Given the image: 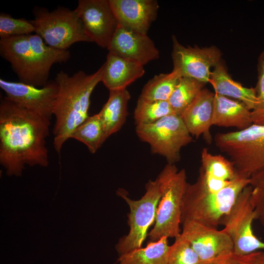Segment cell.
Returning a JSON list of instances; mask_svg holds the SVG:
<instances>
[{
    "label": "cell",
    "instance_id": "cell-12",
    "mask_svg": "<svg viewBox=\"0 0 264 264\" xmlns=\"http://www.w3.org/2000/svg\"><path fill=\"white\" fill-rule=\"evenodd\" d=\"M75 10L92 42L107 49L119 25L109 0H79Z\"/></svg>",
    "mask_w": 264,
    "mask_h": 264
},
{
    "label": "cell",
    "instance_id": "cell-1",
    "mask_svg": "<svg viewBox=\"0 0 264 264\" xmlns=\"http://www.w3.org/2000/svg\"><path fill=\"white\" fill-rule=\"evenodd\" d=\"M50 122L9 100L0 103V163L9 176L25 165L48 166L46 138Z\"/></svg>",
    "mask_w": 264,
    "mask_h": 264
},
{
    "label": "cell",
    "instance_id": "cell-15",
    "mask_svg": "<svg viewBox=\"0 0 264 264\" xmlns=\"http://www.w3.org/2000/svg\"><path fill=\"white\" fill-rule=\"evenodd\" d=\"M107 49L142 66L159 58V51L147 34L139 33L119 24Z\"/></svg>",
    "mask_w": 264,
    "mask_h": 264
},
{
    "label": "cell",
    "instance_id": "cell-13",
    "mask_svg": "<svg viewBox=\"0 0 264 264\" xmlns=\"http://www.w3.org/2000/svg\"><path fill=\"white\" fill-rule=\"evenodd\" d=\"M172 57L174 70L181 77L191 78L204 83L209 82L210 69L219 62L220 52L215 47L200 48L185 47L173 36Z\"/></svg>",
    "mask_w": 264,
    "mask_h": 264
},
{
    "label": "cell",
    "instance_id": "cell-10",
    "mask_svg": "<svg viewBox=\"0 0 264 264\" xmlns=\"http://www.w3.org/2000/svg\"><path fill=\"white\" fill-rule=\"evenodd\" d=\"M251 190L250 185L242 190L220 222L224 225L222 230L233 242V252L238 255H247L264 249V242L254 235L252 228L256 214L251 202Z\"/></svg>",
    "mask_w": 264,
    "mask_h": 264
},
{
    "label": "cell",
    "instance_id": "cell-32",
    "mask_svg": "<svg viewBox=\"0 0 264 264\" xmlns=\"http://www.w3.org/2000/svg\"><path fill=\"white\" fill-rule=\"evenodd\" d=\"M258 257L260 262L264 264V252L258 251Z\"/></svg>",
    "mask_w": 264,
    "mask_h": 264
},
{
    "label": "cell",
    "instance_id": "cell-18",
    "mask_svg": "<svg viewBox=\"0 0 264 264\" xmlns=\"http://www.w3.org/2000/svg\"><path fill=\"white\" fill-rule=\"evenodd\" d=\"M102 66L101 82L110 91L126 89L145 73L142 65L109 52Z\"/></svg>",
    "mask_w": 264,
    "mask_h": 264
},
{
    "label": "cell",
    "instance_id": "cell-4",
    "mask_svg": "<svg viewBox=\"0 0 264 264\" xmlns=\"http://www.w3.org/2000/svg\"><path fill=\"white\" fill-rule=\"evenodd\" d=\"M161 190L154 222L148 233L150 242L163 237L176 238L181 234L183 201L188 185L186 171L167 163L157 176Z\"/></svg>",
    "mask_w": 264,
    "mask_h": 264
},
{
    "label": "cell",
    "instance_id": "cell-11",
    "mask_svg": "<svg viewBox=\"0 0 264 264\" xmlns=\"http://www.w3.org/2000/svg\"><path fill=\"white\" fill-rule=\"evenodd\" d=\"M0 87L9 100L50 122L58 91V85L55 80L48 81L39 88L1 78Z\"/></svg>",
    "mask_w": 264,
    "mask_h": 264
},
{
    "label": "cell",
    "instance_id": "cell-28",
    "mask_svg": "<svg viewBox=\"0 0 264 264\" xmlns=\"http://www.w3.org/2000/svg\"><path fill=\"white\" fill-rule=\"evenodd\" d=\"M33 32L35 33V28L30 21L15 18L3 12L0 13V38L27 35Z\"/></svg>",
    "mask_w": 264,
    "mask_h": 264
},
{
    "label": "cell",
    "instance_id": "cell-14",
    "mask_svg": "<svg viewBox=\"0 0 264 264\" xmlns=\"http://www.w3.org/2000/svg\"><path fill=\"white\" fill-rule=\"evenodd\" d=\"M182 225L181 235L197 254L200 264L233 252V242L222 229L218 230L191 220Z\"/></svg>",
    "mask_w": 264,
    "mask_h": 264
},
{
    "label": "cell",
    "instance_id": "cell-19",
    "mask_svg": "<svg viewBox=\"0 0 264 264\" xmlns=\"http://www.w3.org/2000/svg\"><path fill=\"white\" fill-rule=\"evenodd\" d=\"M252 124L251 110L243 103L215 93L212 125L241 131Z\"/></svg>",
    "mask_w": 264,
    "mask_h": 264
},
{
    "label": "cell",
    "instance_id": "cell-2",
    "mask_svg": "<svg viewBox=\"0 0 264 264\" xmlns=\"http://www.w3.org/2000/svg\"><path fill=\"white\" fill-rule=\"evenodd\" d=\"M102 66L91 74L78 71L72 75L61 70L55 77L58 91L53 115L55 123L53 144L60 154L73 132L89 116L90 98L95 88L101 82Z\"/></svg>",
    "mask_w": 264,
    "mask_h": 264
},
{
    "label": "cell",
    "instance_id": "cell-27",
    "mask_svg": "<svg viewBox=\"0 0 264 264\" xmlns=\"http://www.w3.org/2000/svg\"><path fill=\"white\" fill-rule=\"evenodd\" d=\"M167 264H200L199 257L181 234L170 246Z\"/></svg>",
    "mask_w": 264,
    "mask_h": 264
},
{
    "label": "cell",
    "instance_id": "cell-3",
    "mask_svg": "<svg viewBox=\"0 0 264 264\" xmlns=\"http://www.w3.org/2000/svg\"><path fill=\"white\" fill-rule=\"evenodd\" d=\"M0 54L21 82L37 87L48 82L51 57L36 38L29 35L0 38Z\"/></svg>",
    "mask_w": 264,
    "mask_h": 264
},
{
    "label": "cell",
    "instance_id": "cell-31",
    "mask_svg": "<svg viewBox=\"0 0 264 264\" xmlns=\"http://www.w3.org/2000/svg\"><path fill=\"white\" fill-rule=\"evenodd\" d=\"M258 103L251 110L253 124L264 125V83L256 86L255 88Z\"/></svg>",
    "mask_w": 264,
    "mask_h": 264
},
{
    "label": "cell",
    "instance_id": "cell-5",
    "mask_svg": "<svg viewBox=\"0 0 264 264\" xmlns=\"http://www.w3.org/2000/svg\"><path fill=\"white\" fill-rule=\"evenodd\" d=\"M214 142L241 176L250 178L264 170V125L252 124L243 130L217 133Z\"/></svg>",
    "mask_w": 264,
    "mask_h": 264
},
{
    "label": "cell",
    "instance_id": "cell-7",
    "mask_svg": "<svg viewBox=\"0 0 264 264\" xmlns=\"http://www.w3.org/2000/svg\"><path fill=\"white\" fill-rule=\"evenodd\" d=\"M33 12L34 19L30 21L35 33L48 45L67 49L77 42H92L75 9L59 7L49 11L45 8L36 6Z\"/></svg>",
    "mask_w": 264,
    "mask_h": 264
},
{
    "label": "cell",
    "instance_id": "cell-22",
    "mask_svg": "<svg viewBox=\"0 0 264 264\" xmlns=\"http://www.w3.org/2000/svg\"><path fill=\"white\" fill-rule=\"evenodd\" d=\"M170 246L168 238L149 242L145 247H140L119 255L118 264H167Z\"/></svg>",
    "mask_w": 264,
    "mask_h": 264
},
{
    "label": "cell",
    "instance_id": "cell-29",
    "mask_svg": "<svg viewBox=\"0 0 264 264\" xmlns=\"http://www.w3.org/2000/svg\"><path fill=\"white\" fill-rule=\"evenodd\" d=\"M249 185L252 188L251 198L258 220L264 232V170L250 177Z\"/></svg>",
    "mask_w": 264,
    "mask_h": 264
},
{
    "label": "cell",
    "instance_id": "cell-24",
    "mask_svg": "<svg viewBox=\"0 0 264 264\" xmlns=\"http://www.w3.org/2000/svg\"><path fill=\"white\" fill-rule=\"evenodd\" d=\"M70 138L83 143L91 154L95 153L106 140L99 114L89 116L73 132Z\"/></svg>",
    "mask_w": 264,
    "mask_h": 264
},
{
    "label": "cell",
    "instance_id": "cell-6",
    "mask_svg": "<svg viewBox=\"0 0 264 264\" xmlns=\"http://www.w3.org/2000/svg\"><path fill=\"white\" fill-rule=\"evenodd\" d=\"M250 181V178L239 176L216 195L194 191L188 185L183 201L181 224L191 220L217 228Z\"/></svg>",
    "mask_w": 264,
    "mask_h": 264
},
{
    "label": "cell",
    "instance_id": "cell-23",
    "mask_svg": "<svg viewBox=\"0 0 264 264\" xmlns=\"http://www.w3.org/2000/svg\"><path fill=\"white\" fill-rule=\"evenodd\" d=\"M181 77L174 69L169 73L155 75L144 85L139 98L148 101H168Z\"/></svg>",
    "mask_w": 264,
    "mask_h": 264
},
{
    "label": "cell",
    "instance_id": "cell-8",
    "mask_svg": "<svg viewBox=\"0 0 264 264\" xmlns=\"http://www.w3.org/2000/svg\"><path fill=\"white\" fill-rule=\"evenodd\" d=\"M144 195L138 200L131 199L127 192L119 189L116 193L129 207L128 234L120 238L115 248L119 255L142 247L147 231L154 222L157 206L161 197V190L157 177L149 180L145 185Z\"/></svg>",
    "mask_w": 264,
    "mask_h": 264
},
{
    "label": "cell",
    "instance_id": "cell-30",
    "mask_svg": "<svg viewBox=\"0 0 264 264\" xmlns=\"http://www.w3.org/2000/svg\"><path fill=\"white\" fill-rule=\"evenodd\" d=\"M257 251L243 255H238L233 252L201 264H262L258 259Z\"/></svg>",
    "mask_w": 264,
    "mask_h": 264
},
{
    "label": "cell",
    "instance_id": "cell-9",
    "mask_svg": "<svg viewBox=\"0 0 264 264\" xmlns=\"http://www.w3.org/2000/svg\"><path fill=\"white\" fill-rule=\"evenodd\" d=\"M139 139L150 146L153 154L165 158L168 163L180 159L181 148L193 141V137L181 116L173 114L150 124L136 126Z\"/></svg>",
    "mask_w": 264,
    "mask_h": 264
},
{
    "label": "cell",
    "instance_id": "cell-21",
    "mask_svg": "<svg viewBox=\"0 0 264 264\" xmlns=\"http://www.w3.org/2000/svg\"><path fill=\"white\" fill-rule=\"evenodd\" d=\"M209 82L212 85L216 93L239 100L250 110L258 103L255 88L244 87L234 81L220 62L214 66V70L211 72Z\"/></svg>",
    "mask_w": 264,
    "mask_h": 264
},
{
    "label": "cell",
    "instance_id": "cell-26",
    "mask_svg": "<svg viewBox=\"0 0 264 264\" xmlns=\"http://www.w3.org/2000/svg\"><path fill=\"white\" fill-rule=\"evenodd\" d=\"M176 114L168 101H148L138 98L134 111L136 126L154 123L171 114Z\"/></svg>",
    "mask_w": 264,
    "mask_h": 264
},
{
    "label": "cell",
    "instance_id": "cell-20",
    "mask_svg": "<svg viewBox=\"0 0 264 264\" xmlns=\"http://www.w3.org/2000/svg\"><path fill=\"white\" fill-rule=\"evenodd\" d=\"M130 98L131 95L127 88L110 91L107 102L98 113L103 123L106 139L124 125Z\"/></svg>",
    "mask_w": 264,
    "mask_h": 264
},
{
    "label": "cell",
    "instance_id": "cell-16",
    "mask_svg": "<svg viewBox=\"0 0 264 264\" xmlns=\"http://www.w3.org/2000/svg\"><path fill=\"white\" fill-rule=\"evenodd\" d=\"M119 25L147 34L159 9L156 0H109Z\"/></svg>",
    "mask_w": 264,
    "mask_h": 264
},
{
    "label": "cell",
    "instance_id": "cell-17",
    "mask_svg": "<svg viewBox=\"0 0 264 264\" xmlns=\"http://www.w3.org/2000/svg\"><path fill=\"white\" fill-rule=\"evenodd\" d=\"M215 93L202 88L193 101L184 110L181 117L191 135L197 138L202 135L210 144L213 101Z\"/></svg>",
    "mask_w": 264,
    "mask_h": 264
},
{
    "label": "cell",
    "instance_id": "cell-25",
    "mask_svg": "<svg viewBox=\"0 0 264 264\" xmlns=\"http://www.w3.org/2000/svg\"><path fill=\"white\" fill-rule=\"evenodd\" d=\"M204 84L191 78L181 77L168 100L176 114L181 116L203 88Z\"/></svg>",
    "mask_w": 264,
    "mask_h": 264
}]
</instances>
